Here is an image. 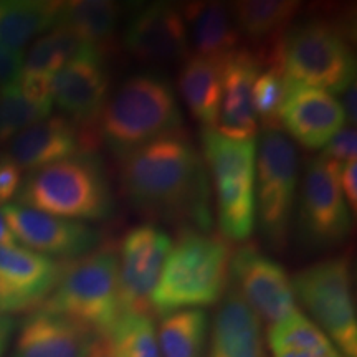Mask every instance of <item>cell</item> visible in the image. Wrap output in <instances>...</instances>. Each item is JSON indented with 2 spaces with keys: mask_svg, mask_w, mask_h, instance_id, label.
Returning a JSON list of instances; mask_svg holds the SVG:
<instances>
[{
  "mask_svg": "<svg viewBox=\"0 0 357 357\" xmlns=\"http://www.w3.org/2000/svg\"><path fill=\"white\" fill-rule=\"evenodd\" d=\"M119 184L144 215L177 223L182 230L212 229L207 167L182 128L123 155Z\"/></svg>",
  "mask_w": 357,
  "mask_h": 357,
  "instance_id": "obj_1",
  "label": "cell"
},
{
  "mask_svg": "<svg viewBox=\"0 0 357 357\" xmlns=\"http://www.w3.org/2000/svg\"><path fill=\"white\" fill-rule=\"evenodd\" d=\"M231 253L222 236L181 230L151 296V307L164 316L217 305L229 289Z\"/></svg>",
  "mask_w": 357,
  "mask_h": 357,
  "instance_id": "obj_2",
  "label": "cell"
},
{
  "mask_svg": "<svg viewBox=\"0 0 357 357\" xmlns=\"http://www.w3.org/2000/svg\"><path fill=\"white\" fill-rule=\"evenodd\" d=\"M284 84H303L342 95L356 83V55L337 22L307 19L293 24L268 55Z\"/></svg>",
  "mask_w": 357,
  "mask_h": 357,
  "instance_id": "obj_3",
  "label": "cell"
},
{
  "mask_svg": "<svg viewBox=\"0 0 357 357\" xmlns=\"http://www.w3.org/2000/svg\"><path fill=\"white\" fill-rule=\"evenodd\" d=\"M17 199L25 207L75 222L106 220L114 212L109 181L93 154H78L30 171Z\"/></svg>",
  "mask_w": 357,
  "mask_h": 357,
  "instance_id": "obj_4",
  "label": "cell"
},
{
  "mask_svg": "<svg viewBox=\"0 0 357 357\" xmlns=\"http://www.w3.org/2000/svg\"><path fill=\"white\" fill-rule=\"evenodd\" d=\"M181 128L176 91L151 73L128 78L108 98L98 119V136L119 158Z\"/></svg>",
  "mask_w": 357,
  "mask_h": 357,
  "instance_id": "obj_5",
  "label": "cell"
},
{
  "mask_svg": "<svg viewBox=\"0 0 357 357\" xmlns=\"http://www.w3.org/2000/svg\"><path fill=\"white\" fill-rule=\"evenodd\" d=\"M38 311L86 326L105 341L121 318L118 255L111 250H95L65 261L56 287Z\"/></svg>",
  "mask_w": 357,
  "mask_h": 357,
  "instance_id": "obj_6",
  "label": "cell"
},
{
  "mask_svg": "<svg viewBox=\"0 0 357 357\" xmlns=\"http://www.w3.org/2000/svg\"><path fill=\"white\" fill-rule=\"evenodd\" d=\"M202 149L215 189L222 235L227 240L245 242L257 227V141H235L215 129H205Z\"/></svg>",
  "mask_w": 357,
  "mask_h": 357,
  "instance_id": "obj_7",
  "label": "cell"
},
{
  "mask_svg": "<svg viewBox=\"0 0 357 357\" xmlns=\"http://www.w3.org/2000/svg\"><path fill=\"white\" fill-rule=\"evenodd\" d=\"M298 151L281 129L263 131L257 147V223L275 252L287 248L298 199Z\"/></svg>",
  "mask_w": 357,
  "mask_h": 357,
  "instance_id": "obj_8",
  "label": "cell"
},
{
  "mask_svg": "<svg viewBox=\"0 0 357 357\" xmlns=\"http://www.w3.org/2000/svg\"><path fill=\"white\" fill-rule=\"evenodd\" d=\"M298 298L314 323L344 357H357V312L347 257L303 268L291 278Z\"/></svg>",
  "mask_w": 357,
  "mask_h": 357,
  "instance_id": "obj_9",
  "label": "cell"
},
{
  "mask_svg": "<svg viewBox=\"0 0 357 357\" xmlns=\"http://www.w3.org/2000/svg\"><path fill=\"white\" fill-rule=\"evenodd\" d=\"M341 164L323 155L307 160L300 190V230L314 248H333L351 234V208L339 185Z\"/></svg>",
  "mask_w": 357,
  "mask_h": 357,
  "instance_id": "obj_10",
  "label": "cell"
},
{
  "mask_svg": "<svg viewBox=\"0 0 357 357\" xmlns=\"http://www.w3.org/2000/svg\"><path fill=\"white\" fill-rule=\"evenodd\" d=\"M171 248V236L151 223L134 227L123 236L118 255L121 316H149L151 296Z\"/></svg>",
  "mask_w": 357,
  "mask_h": 357,
  "instance_id": "obj_11",
  "label": "cell"
},
{
  "mask_svg": "<svg viewBox=\"0 0 357 357\" xmlns=\"http://www.w3.org/2000/svg\"><path fill=\"white\" fill-rule=\"evenodd\" d=\"M230 278L231 288L268 328L298 311L291 278L284 268L253 245L231 253Z\"/></svg>",
  "mask_w": 357,
  "mask_h": 357,
  "instance_id": "obj_12",
  "label": "cell"
},
{
  "mask_svg": "<svg viewBox=\"0 0 357 357\" xmlns=\"http://www.w3.org/2000/svg\"><path fill=\"white\" fill-rule=\"evenodd\" d=\"M0 213L17 243L40 255L71 261L95 252L100 245L98 230L82 222L48 215L20 204L2 205Z\"/></svg>",
  "mask_w": 357,
  "mask_h": 357,
  "instance_id": "obj_13",
  "label": "cell"
},
{
  "mask_svg": "<svg viewBox=\"0 0 357 357\" xmlns=\"http://www.w3.org/2000/svg\"><path fill=\"white\" fill-rule=\"evenodd\" d=\"M63 263L22 245H0V312L37 311L56 287Z\"/></svg>",
  "mask_w": 357,
  "mask_h": 357,
  "instance_id": "obj_14",
  "label": "cell"
},
{
  "mask_svg": "<svg viewBox=\"0 0 357 357\" xmlns=\"http://www.w3.org/2000/svg\"><path fill=\"white\" fill-rule=\"evenodd\" d=\"M123 43L129 55L144 63H181L192 55L181 7L166 2L137 8L129 17Z\"/></svg>",
  "mask_w": 357,
  "mask_h": 357,
  "instance_id": "obj_15",
  "label": "cell"
},
{
  "mask_svg": "<svg viewBox=\"0 0 357 357\" xmlns=\"http://www.w3.org/2000/svg\"><path fill=\"white\" fill-rule=\"evenodd\" d=\"M108 98L109 73L98 50L73 58L53 77V102L84 131H95Z\"/></svg>",
  "mask_w": 357,
  "mask_h": 357,
  "instance_id": "obj_16",
  "label": "cell"
},
{
  "mask_svg": "<svg viewBox=\"0 0 357 357\" xmlns=\"http://www.w3.org/2000/svg\"><path fill=\"white\" fill-rule=\"evenodd\" d=\"M284 86L287 89L278 113L280 126L306 149H323L346 124L341 102L318 88L303 84Z\"/></svg>",
  "mask_w": 357,
  "mask_h": 357,
  "instance_id": "obj_17",
  "label": "cell"
},
{
  "mask_svg": "<svg viewBox=\"0 0 357 357\" xmlns=\"http://www.w3.org/2000/svg\"><path fill=\"white\" fill-rule=\"evenodd\" d=\"M102 339L86 326L33 311L22 324L13 357H100Z\"/></svg>",
  "mask_w": 357,
  "mask_h": 357,
  "instance_id": "obj_18",
  "label": "cell"
},
{
  "mask_svg": "<svg viewBox=\"0 0 357 357\" xmlns=\"http://www.w3.org/2000/svg\"><path fill=\"white\" fill-rule=\"evenodd\" d=\"M261 60L247 48H240L222 63V102L217 129L222 136L235 141L257 137L258 123L253 111L252 93Z\"/></svg>",
  "mask_w": 357,
  "mask_h": 357,
  "instance_id": "obj_19",
  "label": "cell"
},
{
  "mask_svg": "<svg viewBox=\"0 0 357 357\" xmlns=\"http://www.w3.org/2000/svg\"><path fill=\"white\" fill-rule=\"evenodd\" d=\"M78 154H88L82 131L65 116H48L24 129L8 141L7 153L20 171H35Z\"/></svg>",
  "mask_w": 357,
  "mask_h": 357,
  "instance_id": "obj_20",
  "label": "cell"
},
{
  "mask_svg": "<svg viewBox=\"0 0 357 357\" xmlns=\"http://www.w3.org/2000/svg\"><path fill=\"white\" fill-rule=\"evenodd\" d=\"M189 45L195 55L222 65L240 50L242 35L230 8L220 2H189L181 7Z\"/></svg>",
  "mask_w": 357,
  "mask_h": 357,
  "instance_id": "obj_21",
  "label": "cell"
},
{
  "mask_svg": "<svg viewBox=\"0 0 357 357\" xmlns=\"http://www.w3.org/2000/svg\"><path fill=\"white\" fill-rule=\"evenodd\" d=\"M207 357H265L260 319L234 288L220 300Z\"/></svg>",
  "mask_w": 357,
  "mask_h": 357,
  "instance_id": "obj_22",
  "label": "cell"
},
{
  "mask_svg": "<svg viewBox=\"0 0 357 357\" xmlns=\"http://www.w3.org/2000/svg\"><path fill=\"white\" fill-rule=\"evenodd\" d=\"M301 3L296 0H245L230 7L240 35L250 42L265 45L268 55L293 25Z\"/></svg>",
  "mask_w": 357,
  "mask_h": 357,
  "instance_id": "obj_23",
  "label": "cell"
},
{
  "mask_svg": "<svg viewBox=\"0 0 357 357\" xmlns=\"http://www.w3.org/2000/svg\"><path fill=\"white\" fill-rule=\"evenodd\" d=\"M178 93L205 129H215L222 102V65L190 55L178 73Z\"/></svg>",
  "mask_w": 357,
  "mask_h": 357,
  "instance_id": "obj_24",
  "label": "cell"
},
{
  "mask_svg": "<svg viewBox=\"0 0 357 357\" xmlns=\"http://www.w3.org/2000/svg\"><path fill=\"white\" fill-rule=\"evenodd\" d=\"M121 7L108 0H73L60 2L56 13L58 26H65L79 40L106 53L113 45Z\"/></svg>",
  "mask_w": 357,
  "mask_h": 357,
  "instance_id": "obj_25",
  "label": "cell"
},
{
  "mask_svg": "<svg viewBox=\"0 0 357 357\" xmlns=\"http://www.w3.org/2000/svg\"><path fill=\"white\" fill-rule=\"evenodd\" d=\"M60 2L0 0V45L22 52L56 24Z\"/></svg>",
  "mask_w": 357,
  "mask_h": 357,
  "instance_id": "obj_26",
  "label": "cell"
},
{
  "mask_svg": "<svg viewBox=\"0 0 357 357\" xmlns=\"http://www.w3.org/2000/svg\"><path fill=\"white\" fill-rule=\"evenodd\" d=\"M268 346L273 357H344L300 310L268 328Z\"/></svg>",
  "mask_w": 357,
  "mask_h": 357,
  "instance_id": "obj_27",
  "label": "cell"
},
{
  "mask_svg": "<svg viewBox=\"0 0 357 357\" xmlns=\"http://www.w3.org/2000/svg\"><path fill=\"white\" fill-rule=\"evenodd\" d=\"M208 316L204 310H181L160 319L158 344L160 357H204Z\"/></svg>",
  "mask_w": 357,
  "mask_h": 357,
  "instance_id": "obj_28",
  "label": "cell"
},
{
  "mask_svg": "<svg viewBox=\"0 0 357 357\" xmlns=\"http://www.w3.org/2000/svg\"><path fill=\"white\" fill-rule=\"evenodd\" d=\"M91 50H98V48L79 40L77 35L71 33L65 26L55 25L48 30V33H43L42 37L35 40L29 55L24 58V68L22 70L55 77L58 71L66 63H70L73 58Z\"/></svg>",
  "mask_w": 357,
  "mask_h": 357,
  "instance_id": "obj_29",
  "label": "cell"
},
{
  "mask_svg": "<svg viewBox=\"0 0 357 357\" xmlns=\"http://www.w3.org/2000/svg\"><path fill=\"white\" fill-rule=\"evenodd\" d=\"M105 357H160L155 326L149 316L124 314L102 341Z\"/></svg>",
  "mask_w": 357,
  "mask_h": 357,
  "instance_id": "obj_30",
  "label": "cell"
},
{
  "mask_svg": "<svg viewBox=\"0 0 357 357\" xmlns=\"http://www.w3.org/2000/svg\"><path fill=\"white\" fill-rule=\"evenodd\" d=\"M52 116L50 108L33 105L22 95L19 86L10 84L0 91V144Z\"/></svg>",
  "mask_w": 357,
  "mask_h": 357,
  "instance_id": "obj_31",
  "label": "cell"
},
{
  "mask_svg": "<svg viewBox=\"0 0 357 357\" xmlns=\"http://www.w3.org/2000/svg\"><path fill=\"white\" fill-rule=\"evenodd\" d=\"M284 79L275 66H268L260 71L255 84H253L252 102L255 111L258 126L261 124L263 131L266 129H281L278 121L280 106L284 98Z\"/></svg>",
  "mask_w": 357,
  "mask_h": 357,
  "instance_id": "obj_32",
  "label": "cell"
},
{
  "mask_svg": "<svg viewBox=\"0 0 357 357\" xmlns=\"http://www.w3.org/2000/svg\"><path fill=\"white\" fill-rule=\"evenodd\" d=\"M323 158L331 159L337 164L349 162L357 158V132L356 126L344 124L334 136L329 139L328 144L323 147Z\"/></svg>",
  "mask_w": 357,
  "mask_h": 357,
  "instance_id": "obj_33",
  "label": "cell"
},
{
  "mask_svg": "<svg viewBox=\"0 0 357 357\" xmlns=\"http://www.w3.org/2000/svg\"><path fill=\"white\" fill-rule=\"evenodd\" d=\"M22 184V171L7 154H0V207L17 195Z\"/></svg>",
  "mask_w": 357,
  "mask_h": 357,
  "instance_id": "obj_34",
  "label": "cell"
},
{
  "mask_svg": "<svg viewBox=\"0 0 357 357\" xmlns=\"http://www.w3.org/2000/svg\"><path fill=\"white\" fill-rule=\"evenodd\" d=\"M24 68V53L13 52L0 45V91L15 84Z\"/></svg>",
  "mask_w": 357,
  "mask_h": 357,
  "instance_id": "obj_35",
  "label": "cell"
},
{
  "mask_svg": "<svg viewBox=\"0 0 357 357\" xmlns=\"http://www.w3.org/2000/svg\"><path fill=\"white\" fill-rule=\"evenodd\" d=\"M339 185H341V192L344 195V200L356 212L357 208V162L356 160H349V162L341 164L339 167Z\"/></svg>",
  "mask_w": 357,
  "mask_h": 357,
  "instance_id": "obj_36",
  "label": "cell"
},
{
  "mask_svg": "<svg viewBox=\"0 0 357 357\" xmlns=\"http://www.w3.org/2000/svg\"><path fill=\"white\" fill-rule=\"evenodd\" d=\"M356 100H357V88L356 83H352L351 86H347L342 93V111H344L346 116V123L351 124V126H356V119H357V109H356Z\"/></svg>",
  "mask_w": 357,
  "mask_h": 357,
  "instance_id": "obj_37",
  "label": "cell"
},
{
  "mask_svg": "<svg viewBox=\"0 0 357 357\" xmlns=\"http://www.w3.org/2000/svg\"><path fill=\"white\" fill-rule=\"evenodd\" d=\"M13 331H15V321L10 314L0 312V357H3L7 352Z\"/></svg>",
  "mask_w": 357,
  "mask_h": 357,
  "instance_id": "obj_38",
  "label": "cell"
},
{
  "mask_svg": "<svg viewBox=\"0 0 357 357\" xmlns=\"http://www.w3.org/2000/svg\"><path fill=\"white\" fill-rule=\"evenodd\" d=\"M0 245H19L6 220H3L2 213H0Z\"/></svg>",
  "mask_w": 357,
  "mask_h": 357,
  "instance_id": "obj_39",
  "label": "cell"
},
{
  "mask_svg": "<svg viewBox=\"0 0 357 357\" xmlns=\"http://www.w3.org/2000/svg\"><path fill=\"white\" fill-rule=\"evenodd\" d=\"M100 357H105V356H102V352H101V356Z\"/></svg>",
  "mask_w": 357,
  "mask_h": 357,
  "instance_id": "obj_40",
  "label": "cell"
}]
</instances>
